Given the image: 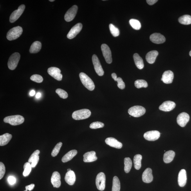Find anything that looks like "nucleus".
I'll return each mask as SVG.
<instances>
[{"label":"nucleus","instance_id":"ddd939ff","mask_svg":"<svg viewBox=\"0 0 191 191\" xmlns=\"http://www.w3.org/2000/svg\"><path fill=\"white\" fill-rule=\"evenodd\" d=\"M83 25L81 23H78L74 26L69 31L67 35V37L69 39H72L82 30Z\"/></svg>","mask_w":191,"mask_h":191},{"label":"nucleus","instance_id":"aec40b11","mask_svg":"<svg viewBox=\"0 0 191 191\" xmlns=\"http://www.w3.org/2000/svg\"><path fill=\"white\" fill-rule=\"evenodd\" d=\"M105 142L110 146L115 148L117 149H121L123 146L122 143L113 138H106L105 140Z\"/></svg>","mask_w":191,"mask_h":191},{"label":"nucleus","instance_id":"4d7b16f0","mask_svg":"<svg viewBox=\"0 0 191 191\" xmlns=\"http://www.w3.org/2000/svg\"><path fill=\"white\" fill-rule=\"evenodd\" d=\"M189 55L191 57V50L189 52Z\"/></svg>","mask_w":191,"mask_h":191},{"label":"nucleus","instance_id":"ea45409f","mask_svg":"<svg viewBox=\"0 0 191 191\" xmlns=\"http://www.w3.org/2000/svg\"><path fill=\"white\" fill-rule=\"evenodd\" d=\"M56 92L59 95L60 97L61 98L66 99L68 97V94L63 90L58 89L56 90Z\"/></svg>","mask_w":191,"mask_h":191},{"label":"nucleus","instance_id":"4468645a","mask_svg":"<svg viewBox=\"0 0 191 191\" xmlns=\"http://www.w3.org/2000/svg\"><path fill=\"white\" fill-rule=\"evenodd\" d=\"M48 72L49 75L58 81H61L62 75L60 69L57 67H51L48 68Z\"/></svg>","mask_w":191,"mask_h":191},{"label":"nucleus","instance_id":"4be33fe9","mask_svg":"<svg viewBox=\"0 0 191 191\" xmlns=\"http://www.w3.org/2000/svg\"><path fill=\"white\" fill-rule=\"evenodd\" d=\"M178 183L181 187L185 186L187 181L186 171L185 169H182L179 173L178 176Z\"/></svg>","mask_w":191,"mask_h":191},{"label":"nucleus","instance_id":"6e6552de","mask_svg":"<svg viewBox=\"0 0 191 191\" xmlns=\"http://www.w3.org/2000/svg\"><path fill=\"white\" fill-rule=\"evenodd\" d=\"M92 61L97 74L100 76H102L104 75V71L102 68L99 60L96 55L94 54L93 56Z\"/></svg>","mask_w":191,"mask_h":191},{"label":"nucleus","instance_id":"864d4df0","mask_svg":"<svg viewBox=\"0 0 191 191\" xmlns=\"http://www.w3.org/2000/svg\"><path fill=\"white\" fill-rule=\"evenodd\" d=\"M41 94L40 93H38L36 95L35 97L37 99H39L41 97Z\"/></svg>","mask_w":191,"mask_h":191},{"label":"nucleus","instance_id":"f03ea898","mask_svg":"<svg viewBox=\"0 0 191 191\" xmlns=\"http://www.w3.org/2000/svg\"><path fill=\"white\" fill-rule=\"evenodd\" d=\"M91 115V112L89 109H84L74 112L72 117L75 120H83L89 118Z\"/></svg>","mask_w":191,"mask_h":191},{"label":"nucleus","instance_id":"5701e85b","mask_svg":"<svg viewBox=\"0 0 191 191\" xmlns=\"http://www.w3.org/2000/svg\"><path fill=\"white\" fill-rule=\"evenodd\" d=\"M65 181L69 185H72L75 184L76 181L75 173L73 171H71L66 173L64 178Z\"/></svg>","mask_w":191,"mask_h":191},{"label":"nucleus","instance_id":"79ce46f5","mask_svg":"<svg viewBox=\"0 0 191 191\" xmlns=\"http://www.w3.org/2000/svg\"><path fill=\"white\" fill-rule=\"evenodd\" d=\"M30 79L33 82L38 83H41L43 81V79L41 75H34L31 76Z\"/></svg>","mask_w":191,"mask_h":191},{"label":"nucleus","instance_id":"13d9d810","mask_svg":"<svg viewBox=\"0 0 191 191\" xmlns=\"http://www.w3.org/2000/svg\"><path fill=\"white\" fill-rule=\"evenodd\" d=\"M24 191H28V190H26Z\"/></svg>","mask_w":191,"mask_h":191},{"label":"nucleus","instance_id":"a18cd8bd","mask_svg":"<svg viewBox=\"0 0 191 191\" xmlns=\"http://www.w3.org/2000/svg\"><path fill=\"white\" fill-rule=\"evenodd\" d=\"M40 152L39 150H35L33 152V153L31 155V156L29 158L28 160V162L32 163V161L39 155Z\"/></svg>","mask_w":191,"mask_h":191},{"label":"nucleus","instance_id":"423d86ee","mask_svg":"<svg viewBox=\"0 0 191 191\" xmlns=\"http://www.w3.org/2000/svg\"><path fill=\"white\" fill-rule=\"evenodd\" d=\"M20 58V55L18 53L13 54L9 58L8 65V68L11 70H13L17 68Z\"/></svg>","mask_w":191,"mask_h":191},{"label":"nucleus","instance_id":"37998d69","mask_svg":"<svg viewBox=\"0 0 191 191\" xmlns=\"http://www.w3.org/2000/svg\"><path fill=\"white\" fill-rule=\"evenodd\" d=\"M116 81L118 83L117 86L119 88L122 90L125 89V84L124 82H123L122 78L120 77L118 78Z\"/></svg>","mask_w":191,"mask_h":191},{"label":"nucleus","instance_id":"a878e982","mask_svg":"<svg viewBox=\"0 0 191 191\" xmlns=\"http://www.w3.org/2000/svg\"><path fill=\"white\" fill-rule=\"evenodd\" d=\"M175 156V153L173 150H169L165 152L163 155V160L166 163L171 162L174 160Z\"/></svg>","mask_w":191,"mask_h":191},{"label":"nucleus","instance_id":"20e7f679","mask_svg":"<svg viewBox=\"0 0 191 191\" xmlns=\"http://www.w3.org/2000/svg\"><path fill=\"white\" fill-rule=\"evenodd\" d=\"M23 29L21 27L17 26L10 29L7 34L6 38L9 40L16 39L21 35Z\"/></svg>","mask_w":191,"mask_h":191},{"label":"nucleus","instance_id":"f8f14e48","mask_svg":"<svg viewBox=\"0 0 191 191\" xmlns=\"http://www.w3.org/2000/svg\"><path fill=\"white\" fill-rule=\"evenodd\" d=\"M190 120V116L185 112L180 114L177 118V123L180 126L185 127Z\"/></svg>","mask_w":191,"mask_h":191},{"label":"nucleus","instance_id":"1a4fd4ad","mask_svg":"<svg viewBox=\"0 0 191 191\" xmlns=\"http://www.w3.org/2000/svg\"><path fill=\"white\" fill-rule=\"evenodd\" d=\"M101 48L105 61L108 64H111L112 62V53L109 47L107 44H103L102 45Z\"/></svg>","mask_w":191,"mask_h":191},{"label":"nucleus","instance_id":"e433bc0d","mask_svg":"<svg viewBox=\"0 0 191 191\" xmlns=\"http://www.w3.org/2000/svg\"><path fill=\"white\" fill-rule=\"evenodd\" d=\"M32 167L30 163L27 162L24 163V171L23 173V176L24 177L28 176L32 170Z\"/></svg>","mask_w":191,"mask_h":191},{"label":"nucleus","instance_id":"3c124183","mask_svg":"<svg viewBox=\"0 0 191 191\" xmlns=\"http://www.w3.org/2000/svg\"><path fill=\"white\" fill-rule=\"evenodd\" d=\"M112 78H113L114 80L116 81L117 79V75L115 73H113L112 74Z\"/></svg>","mask_w":191,"mask_h":191},{"label":"nucleus","instance_id":"39448f33","mask_svg":"<svg viewBox=\"0 0 191 191\" xmlns=\"http://www.w3.org/2000/svg\"><path fill=\"white\" fill-rule=\"evenodd\" d=\"M146 110L144 107L139 105H136L130 108L128 110V113L130 116L134 117H139L144 114Z\"/></svg>","mask_w":191,"mask_h":191},{"label":"nucleus","instance_id":"a211bd4d","mask_svg":"<svg viewBox=\"0 0 191 191\" xmlns=\"http://www.w3.org/2000/svg\"><path fill=\"white\" fill-rule=\"evenodd\" d=\"M52 184L53 187L58 188L61 185V176L59 172L57 171L53 172L51 179Z\"/></svg>","mask_w":191,"mask_h":191},{"label":"nucleus","instance_id":"393cba45","mask_svg":"<svg viewBox=\"0 0 191 191\" xmlns=\"http://www.w3.org/2000/svg\"><path fill=\"white\" fill-rule=\"evenodd\" d=\"M158 54V52L156 50H153L148 52L146 56V60L148 63L154 64Z\"/></svg>","mask_w":191,"mask_h":191},{"label":"nucleus","instance_id":"f3484780","mask_svg":"<svg viewBox=\"0 0 191 191\" xmlns=\"http://www.w3.org/2000/svg\"><path fill=\"white\" fill-rule=\"evenodd\" d=\"M175 107L176 104L174 102L171 101H166L160 106L159 109L163 111L169 112L174 109Z\"/></svg>","mask_w":191,"mask_h":191},{"label":"nucleus","instance_id":"6e6d98bb","mask_svg":"<svg viewBox=\"0 0 191 191\" xmlns=\"http://www.w3.org/2000/svg\"><path fill=\"white\" fill-rule=\"evenodd\" d=\"M54 1H55L54 0H49V1L51 2H53Z\"/></svg>","mask_w":191,"mask_h":191},{"label":"nucleus","instance_id":"a19ab883","mask_svg":"<svg viewBox=\"0 0 191 191\" xmlns=\"http://www.w3.org/2000/svg\"><path fill=\"white\" fill-rule=\"evenodd\" d=\"M104 127V124L103 123L99 121L92 123L90 125V127L92 129H97L99 128H102Z\"/></svg>","mask_w":191,"mask_h":191},{"label":"nucleus","instance_id":"58836bf2","mask_svg":"<svg viewBox=\"0 0 191 191\" xmlns=\"http://www.w3.org/2000/svg\"><path fill=\"white\" fill-rule=\"evenodd\" d=\"M62 145V143L60 142L57 144L53 148L52 152H51V156L53 157L57 156L60 152L61 148Z\"/></svg>","mask_w":191,"mask_h":191},{"label":"nucleus","instance_id":"49530a36","mask_svg":"<svg viewBox=\"0 0 191 191\" xmlns=\"http://www.w3.org/2000/svg\"><path fill=\"white\" fill-rule=\"evenodd\" d=\"M8 181L9 183L11 185H14L16 182V179L14 177L12 176H10L8 178Z\"/></svg>","mask_w":191,"mask_h":191},{"label":"nucleus","instance_id":"9d476101","mask_svg":"<svg viewBox=\"0 0 191 191\" xmlns=\"http://www.w3.org/2000/svg\"><path fill=\"white\" fill-rule=\"evenodd\" d=\"M25 6L22 4L20 6L17 10H15L11 14L10 17L11 23H13L19 18L25 9Z\"/></svg>","mask_w":191,"mask_h":191},{"label":"nucleus","instance_id":"7c9ffc66","mask_svg":"<svg viewBox=\"0 0 191 191\" xmlns=\"http://www.w3.org/2000/svg\"><path fill=\"white\" fill-rule=\"evenodd\" d=\"M142 156L140 154H137L134 157V167L136 170H140L141 167V161Z\"/></svg>","mask_w":191,"mask_h":191},{"label":"nucleus","instance_id":"f257e3e1","mask_svg":"<svg viewBox=\"0 0 191 191\" xmlns=\"http://www.w3.org/2000/svg\"><path fill=\"white\" fill-rule=\"evenodd\" d=\"M79 77L81 81L84 86L90 91H93L95 88V85L93 81L89 76L84 73H80Z\"/></svg>","mask_w":191,"mask_h":191},{"label":"nucleus","instance_id":"bb28decb","mask_svg":"<svg viewBox=\"0 0 191 191\" xmlns=\"http://www.w3.org/2000/svg\"><path fill=\"white\" fill-rule=\"evenodd\" d=\"M77 151L76 150H72L67 152L63 157L62 159V162L66 163L72 159L77 154Z\"/></svg>","mask_w":191,"mask_h":191},{"label":"nucleus","instance_id":"0eeeda50","mask_svg":"<svg viewBox=\"0 0 191 191\" xmlns=\"http://www.w3.org/2000/svg\"><path fill=\"white\" fill-rule=\"evenodd\" d=\"M105 176L104 173L100 172L97 176L96 184L97 189L101 191L104 190L105 186Z\"/></svg>","mask_w":191,"mask_h":191},{"label":"nucleus","instance_id":"603ef678","mask_svg":"<svg viewBox=\"0 0 191 191\" xmlns=\"http://www.w3.org/2000/svg\"><path fill=\"white\" fill-rule=\"evenodd\" d=\"M35 91L34 90H31L30 93V95L31 96H33L35 95Z\"/></svg>","mask_w":191,"mask_h":191},{"label":"nucleus","instance_id":"c9c22d12","mask_svg":"<svg viewBox=\"0 0 191 191\" xmlns=\"http://www.w3.org/2000/svg\"><path fill=\"white\" fill-rule=\"evenodd\" d=\"M129 22L130 25L134 30H138L141 29V24L138 20L131 19L130 20Z\"/></svg>","mask_w":191,"mask_h":191},{"label":"nucleus","instance_id":"473e14b6","mask_svg":"<svg viewBox=\"0 0 191 191\" xmlns=\"http://www.w3.org/2000/svg\"><path fill=\"white\" fill-rule=\"evenodd\" d=\"M120 183L119 180L117 176L113 177L112 191H120Z\"/></svg>","mask_w":191,"mask_h":191},{"label":"nucleus","instance_id":"6ab92c4d","mask_svg":"<svg viewBox=\"0 0 191 191\" xmlns=\"http://www.w3.org/2000/svg\"><path fill=\"white\" fill-rule=\"evenodd\" d=\"M142 180L145 183L151 182L153 179L152 174V171L151 168H146L143 172L142 176Z\"/></svg>","mask_w":191,"mask_h":191},{"label":"nucleus","instance_id":"c03bdc74","mask_svg":"<svg viewBox=\"0 0 191 191\" xmlns=\"http://www.w3.org/2000/svg\"><path fill=\"white\" fill-rule=\"evenodd\" d=\"M6 172L5 165L3 163H0V179L3 178Z\"/></svg>","mask_w":191,"mask_h":191},{"label":"nucleus","instance_id":"8fccbe9b","mask_svg":"<svg viewBox=\"0 0 191 191\" xmlns=\"http://www.w3.org/2000/svg\"><path fill=\"white\" fill-rule=\"evenodd\" d=\"M146 2L149 5L152 6L156 3L158 1L157 0H147Z\"/></svg>","mask_w":191,"mask_h":191},{"label":"nucleus","instance_id":"4c0bfd02","mask_svg":"<svg viewBox=\"0 0 191 191\" xmlns=\"http://www.w3.org/2000/svg\"><path fill=\"white\" fill-rule=\"evenodd\" d=\"M110 32L112 35L114 37L118 36L119 35L120 32L119 29L115 26L113 24H110L109 25Z\"/></svg>","mask_w":191,"mask_h":191},{"label":"nucleus","instance_id":"c756f323","mask_svg":"<svg viewBox=\"0 0 191 191\" xmlns=\"http://www.w3.org/2000/svg\"><path fill=\"white\" fill-rule=\"evenodd\" d=\"M42 48L41 42L39 41H35L31 45L30 51L31 53H37L40 51Z\"/></svg>","mask_w":191,"mask_h":191},{"label":"nucleus","instance_id":"c85d7f7f","mask_svg":"<svg viewBox=\"0 0 191 191\" xmlns=\"http://www.w3.org/2000/svg\"><path fill=\"white\" fill-rule=\"evenodd\" d=\"M135 64L138 68L140 69H142L144 67V64L142 58L138 53H134L133 56Z\"/></svg>","mask_w":191,"mask_h":191},{"label":"nucleus","instance_id":"2eb2a0df","mask_svg":"<svg viewBox=\"0 0 191 191\" xmlns=\"http://www.w3.org/2000/svg\"><path fill=\"white\" fill-rule=\"evenodd\" d=\"M160 136V133L156 130L148 131L144 134V137L145 140L152 141L158 140Z\"/></svg>","mask_w":191,"mask_h":191},{"label":"nucleus","instance_id":"7ed1b4c3","mask_svg":"<svg viewBox=\"0 0 191 191\" xmlns=\"http://www.w3.org/2000/svg\"><path fill=\"white\" fill-rule=\"evenodd\" d=\"M24 119L20 115H15L6 117L4 119V122L13 126L21 124L24 122Z\"/></svg>","mask_w":191,"mask_h":191},{"label":"nucleus","instance_id":"9b49d317","mask_svg":"<svg viewBox=\"0 0 191 191\" xmlns=\"http://www.w3.org/2000/svg\"><path fill=\"white\" fill-rule=\"evenodd\" d=\"M78 9L77 6L74 5L67 11L64 16V19L67 22H70L75 18Z\"/></svg>","mask_w":191,"mask_h":191},{"label":"nucleus","instance_id":"09e8293b","mask_svg":"<svg viewBox=\"0 0 191 191\" xmlns=\"http://www.w3.org/2000/svg\"><path fill=\"white\" fill-rule=\"evenodd\" d=\"M35 186V185H34V184H31V185H28L26 186V190H32L34 188Z\"/></svg>","mask_w":191,"mask_h":191},{"label":"nucleus","instance_id":"412c9836","mask_svg":"<svg viewBox=\"0 0 191 191\" xmlns=\"http://www.w3.org/2000/svg\"><path fill=\"white\" fill-rule=\"evenodd\" d=\"M163 81L165 84H171L174 78V74L171 71H166L162 75Z\"/></svg>","mask_w":191,"mask_h":191},{"label":"nucleus","instance_id":"72a5a7b5","mask_svg":"<svg viewBox=\"0 0 191 191\" xmlns=\"http://www.w3.org/2000/svg\"><path fill=\"white\" fill-rule=\"evenodd\" d=\"M132 161L129 158H126L124 159V171L126 173L130 172L132 167Z\"/></svg>","mask_w":191,"mask_h":191},{"label":"nucleus","instance_id":"2f4dec72","mask_svg":"<svg viewBox=\"0 0 191 191\" xmlns=\"http://www.w3.org/2000/svg\"><path fill=\"white\" fill-rule=\"evenodd\" d=\"M178 21L182 24L188 25L191 24V16L188 15H183L179 18Z\"/></svg>","mask_w":191,"mask_h":191},{"label":"nucleus","instance_id":"5fc2aeb1","mask_svg":"<svg viewBox=\"0 0 191 191\" xmlns=\"http://www.w3.org/2000/svg\"><path fill=\"white\" fill-rule=\"evenodd\" d=\"M71 171V169H70V168H68V169L67 170V172Z\"/></svg>","mask_w":191,"mask_h":191},{"label":"nucleus","instance_id":"b1692460","mask_svg":"<svg viewBox=\"0 0 191 191\" xmlns=\"http://www.w3.org/2000/svg\"><path fill=\"white\" fill-rule=\"evenodd\" d=\"M83 157V160L85 163L92 162L97 159V157L96 156V152L93 151L85 153Z\"/></svg>","mask_w":191,"mask_h":191},{"label":"nucleus","instance_id":"de8ad7c7","mask_svg":"<svg viewBox=\"0 0 191 191\" xmlns=\"http://www.w3.org/2000/svg\"><path fill=\"white\" fill-rule=\"evenodd\" d=\"M39 156H38L37 158H35L34 160L32 161V163H31V166H32V167L34 168L37 165V163H38V161H39Z\"/></svg>","mask_w":191,"mask_h":191},{"label":"nucleus","instance_id":"f704fd0d","mask_svg":"<svg viewBox=\"0 0 191 191\" xmlns=\"http://www.w3.org/2000/svg\"><path fill=\"white\" fill-rule=\"evenodd\" d=\"M134 85L138 89L142 88V87L146 88L148 86L147 82L144 80H136L134 82Z\"/></svg>","mask_w":191,"mask_h":191},{"label":"nucleus","instance_id":"dca6fc26","mask_svg":"<svg viewBox=\"0 0 191 191\" xmlns=\"http://www.w3.org/2000/svg\"><path fill=\"white\" fill-rule=\"evenodd\" d=\"M150 40L154 43L160 44L165 42V38L163 35L159 33L152 34L150 37Z\"/></svg>","mask_w":191,"mask_h":191},{"label":"nucleus","instance_id":"cd10ccee","mask_svg":"<svg viewBox=\"0 0 191 191\" xmlns=\"http://www.w3.org/2000/svg\"><path fill=\"white\" fill-rule=\"evenodd\" d=\"M12 138V135L9 133L2 135L0 136V145L3 146L8 144Z\"/></svg>","mask_w":191,"mask_h":191}]
</instances>
